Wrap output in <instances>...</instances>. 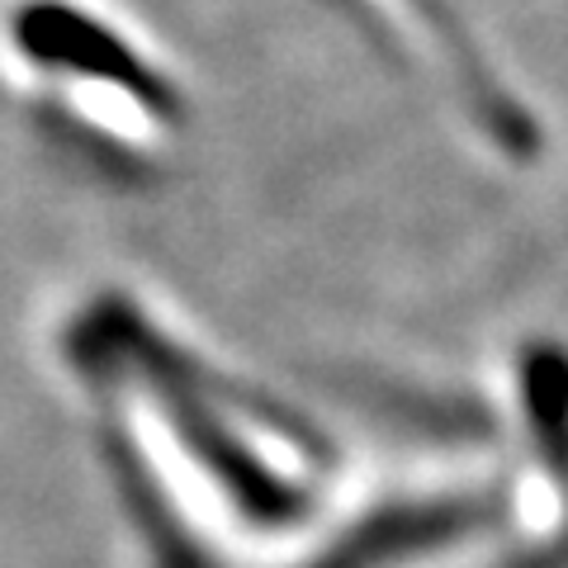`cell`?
Here are the masks:
<instances>
[{
	"label": "cell",
	"mask_w": 568,
	"mask_h": 568,
	"mask_svg": "<svg viewBox=\"0 0 568 568\" xmlns=\"http://www.w3.org/2000/svg\"><path fill=\"white\" fill-rule=\"evenodd\" d=\"M365 6L375 10L388 29H398L407 43H422V52L436 67L455 71V81L465 85V95L478 104V110H488V104H493V114L507 123L503 104H497V91H488V77L478 71L474 52L465 48V33L450 24V14L440 10L436 0H365Z\"/></svg>",
	"instance_id": "1"
}]
</instances>
